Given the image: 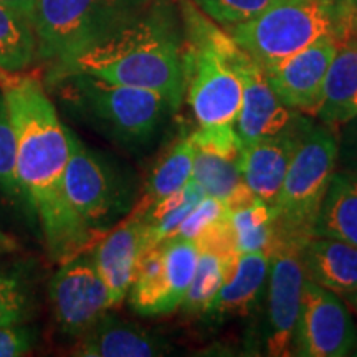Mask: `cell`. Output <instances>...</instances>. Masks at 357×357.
<instances>
[{
	"label": "cell",
	"instance_id": "6da1fadb",
	"mask_svg": "<svg viewBox=\"0 0 357 357\" xmlns=\"http://www.w3.org/2000/svg\"><path fill=\"white\" fill-rule=\"evenodd\" d=\"M0 91L17 137L20 195L37 213L52 260H70L96 242L65 195L70 129L37 79L7 75Z\"/></svg>",
	"mask_w": 357,
	"mask_h": 357
},
{
	"label": "cell",
	"instance_id": "7a4b0ae2",
	"mask_svg": "<svg viewBox=\"0 0 357 357\" xmlns=\"http://www.w3.org/2000/svg\"><path fill=\"white\" fill-rule=\"evenodd\" d=\"M77 73L151 89L177 109L185 96L187 66L185 45L171 10L164 3H149L118 32L52 68L50 82Z\"/></svg>",
	"mask_w": 357,
	"mask_h": 357
},
{
	"label": "cell",
	"instance_id": "3957f363",
	"mask_svg": "<svg viewBox=\"0 0 357 357\" xmlns=\"http://www.w3.org/2000/svg\"><path fill=\"white\" fill-rule=\"evenodd\" d=\"M229 33L266 71L321 38L341 43L356 37L357 3L354 0H273L258 15L230 26Z\"/></svg>",
	"mask_w": 357,
	"mask_h": 357
},
{
	"label": "cell",
	"instance_id": "277c9868",
	"mask_svg": "<svg viewBox=\"0 0 357 357\" xmlns=\"http://www.w3.org/2000/svg\"><path fill=\"white\" fill-rule=\"evenodd\" d=\"M53 84L79 114L118 144L141 147L176 111L171 101L151 89L116 84L91 75H66Z\"/></svg>",
	"mask_w": 357,
	"mask_h": 357
},
{
	"label": "cell",
	"instance_id": "5b68a950",
	"mask_svg": "<svg viewBox=\"0 0 357 357\" xmlns=\"http://www.w3.org/2000/svg\"><path fill=\"white\" fill-rule=\"evenodd\" d=\"M185 95L199 126L235 124L243 101V84L227 60L229 32L204 17L194 3L184 2Z\"/></svg>",
	"mask_w": 357,
	"mask_h": 357
},
{
	"label": "cell",
	"instance_id": "8992f818",
	"mask_svg": "<svg viewBox=\"0 0 357 357\" xmlns=\"http://www.w3.org/2000/svg\"><path fill=\"white\" fill-rule=\"evenodd\" d=\"M337 169V132L307 119L273 207L275 235L306 242Z\"/></svg>",
	"mask_w": 357,
	"mask_h": 357
},
{
	"label": "cell",
	"instance_id": "52a82bcc",
	"mask_svg": "<svg viewBox=\"0 0 357 357\" xmlns=\"http://www.w3.org/2000/svg\"><path fill=\"white\" fill-rule=\"evenodd\" d=\"M151 0H37V56L53 68L102 42L141 15Z\"/></svg>",
	"mask_w": 357,
	"mask_h": 357
},
{
	"label": "cell",
	"instance_id": "ba28073f",
	"mask_svg": "<svg viewBox=\"0 0 357 357\" xmlns=\"http://www.w3.org/2000/svg\"><path fill=\"white\" fill-rule=\"evenodd\" d=\"M65 195L86 230L98 240L132 208V192L118 169L70 131Z\"/></svg>",
	"mask_w": 357,
	"mask_h": 357
},
{
	"label": "cell",
	"instance_id": "9c48e42d",
	"mask_svg": "<svg viewBox=\"0 0 357 357\" xmlns=\"http://www.w3.org/2000/svg\"><path fill=\"white\" fill-rule=\"evenodd\" d=\"M197 258L194 240L177 235L146 248L126 296L132 311L146 318L177 311L195 273Z\"/></svg>",
	"mask_w": 357,
	"mask_h": 357
},
{
	"label": "cell",
	"instance_id": "30bf717a",
	"mask_svg": "<svg viewBox=\"0 0 357 357\" xmlns=\"http://www.w3.org/2000/svg\"><path fill=\"white\" fill-rule=\"evenodd\" d=\"M305 242L275 235L268 250L270 265L258 342L265 356H293V339L305 283L301 248Z\"/></svg>",
	"mask_w": 357,
	"mask_h": 357
},
{
	"label": "cell",
	"instance_id": "8fae6325",
	"mask_svg": "<svg viewBox=\"0 0 357 357\" xmlns=\"http://www.w3.org/2000/svg\"><path fill=\"white\" fill-rule=\"evenodd\" d=\"M357 342V328L344 298L305 280L293 339V356L344 357Z\"/></svg>",
	"mask_w": 357,
	"mask_h": 357
},
{
	"label": "cell",
	"instance_id": "7c38bea8",
	"mask_svg": "<svg viewBox=\"0 0 357 357\" xmlns=\"http://www.w3.org/2000/svg\"><path fill=\"white\" fill-rule=\"evenodd\" d=\"M48 298L58 328L75 337L83 336L113 310L108 289L89 252L61 261L50 280Z\"/></svg>",
	"mask_w": 357,
	"mask_h": 357
},
{
	"label": "cell",
	"instance_id": "4fadbf2b",
	"mask_svg": "<svg viewBox=\"0 0 357 357\" xmlns=\"http://www.w3.org/2000/svg\"><path fill=\"white\" fill-rule=\"evenodd\" d=\"M225 55L243 84V101L235 128L243 142L275 136L287 131L298 121V113L280 101L271 88L265 70L236 45L234 38H227Z\"/></svg>",
	"mask_w": 357,
	"mask_h": 357
},
{
	"label": "cell",
	"instance_id": "5bb4252c",
	"mask_svg": "<svg viewBox=\"0 0 357 357\" xmlns=\"http://www.w3.org/2000/svg\"><path fill=\"white\" fill-rule=\"evenodd\" d=\"M337 45L339 42L334 38H321L265 71L268 82L283 105L298 113L316 116L326 75L337 52Z\"/></svg>",
	"mask_w": 357,
	"mask_h": 357
},
{
	"label": "cell",
	"instance_id": "9a60e30c",
	"mask_svg": "<svg viewBox=\"0 0 357 357\" xmlns=\"http://www.w3.org/2000/svg\"><path fill=\"white\" fill-rule=\"evenodd\" d=\"M307 119L306 114H301L287 131L243 142L238 167L258 199L273 205Z\"/></svg>",
	"mask_w": 357,
	"mask_h": 357
},
{
	"label": "cell",
	"instance_id": "2e32d148",
	"mask_svg": "<svg viewBox=\"0 0 357 357\" xmlns=\"http://www.w3.org/2000/svg\"><path fill=\"white\" fill-rule=\"evenodd\" d=\"M144 252V225L141 218L126 215L116 223L109 234L100 236L91 250L98 273L109 293L111 306L116 307L126 300L131 288L137 261Z\"/></svg>",
	"mask_w": 357,
	"mask_h": 357
},
{
	"label": "cell",
	"instance_id": "e0dca14e",
	"mask_svg": "<svg viewBox=\"0 0 357 357\" xmlns=\"http://www.w3.org/2000/svg\"><path fill=\"white\" fill-rule=\"evenodd\" d=\"M172 346L159 334L106 312L89 331L78 337L73 356L82 357H158Z\"/></svg>",
	"mask_w": 357,
	"mask_h": 357
},
{
	"label": "cell",
	"instance_id": "ac0fdd59",
	"mask_svg": "<svg viewBox=\"0 0 357 357\" xmlns=\"http://www.w3.org/2000/svg\"><path fill=\"white\" fill-rule=\"evenodd\" d=\"M270 257L265 252L242 253L234 273L222 284L215 300L204 312L202 319L223 323L257 312L265 296Z\"/></svg>",
	"mask_w": 357,
	"mask_h": 357
},
{
	"label": "cell",
	"instance_id": "d6986e66",
	"mask_svg": "<svg viewBox=\"0 0 357 357\" xmlns=\"http://www.w3.org/2000/svg\"><path fill=\"white\" fill-rule=\"evenodd\" d=\"M301 258L306 280L341 298L357 291L356 245L312 235L303 243Z\"/></svg>",
	"mask_w": 357,
	"mask_h": 357
},
{
	"label": "cell",
	"instance_id": "ffe728a7",
	"mask_svg": "<svg viewBox=\"0 0 357 357\" xmlns=\"http://www.w3.org/2000/svg\"><path fill=\"white\" fill-rule=\"evenodd\" d=\"M316 116L321 123L333 128L357 116V35L337 45Z\"/></svg>",
	"mask_w": 357,
	"mask_h": 357
},
{
	"label": "cell",
	"instance_id": "44dd1931",
	"mask_svg": "<svg viewBox=\"0 0 357 357\" xmlns=\"http://www.w3.org/2000/svg\"><path fill=\"white\" fill-rule=\"evenodd\" d=\"M312 235L357 247V176L354 174L339 169L333 174Z\"/></svg>",
	"mask_w": 357,
	"mask_h": 357
},
{
	"label": "cell",
	"instance_id": "7402d4cb",
	"mask_svg": "<svg viewBox=\"0 0 357 357\" xmlns=\"http://www.w3.org/2000/svg\"><path fill=\"white\" fill-rule=\"evenodd\" d=\"M194 158L195 147L190 139V134L174 142L154 164L153 171L149 172V177L144 184V189H142L141 197L134 202L128 215L141 217L158 200L181 190L192 178Z\"/></svg>",
	"mask_w": 357,
	"mask_h": 357
},
{
	"label": "cell",
	"instance_id": "603a6c76",
	"mask_svg": "<svg viewBox=\"0 0 357 357\" xmlns=\"http://www.w3.org/2000/svg\"><path fill=\"white\" fill-rule=\"evenodd\" d=\"M192 178L211 197L220 200L230 212L252 204L257 195L250 190L238 164L220 155L195 149Z\"/></svg>",
	"mask_w": 357,
	"mask_h": 357
},
{
	"label": "cell",
	"instance_id": "cb8c5ba5",
	"mask_svg": "<svg viewBox=\"0 0 357 357\" xmlns=\"http://www.w3.org/2000/svg\"><path fill=\"white\" fill-rule=\"evenodd\" d=\"M37 58L32 22L0 3V70L19 73Z\"/></svg>",
	"mask_w": 357,
	"mask_h": 357
},
{
	"label": "cell",
	"instance_id": "d4e9b609",
	"mask_svg": "<svg viewBox=\"0 0 357 357\" xmlns=\"http://www.w3.org/2000/svg\"><path fill=\"white\" fill-rule=\"evenodd\" d=\"M275 207L261 199H255L238 211L230 212L236 252L268 253L275 236Z\"/></svg>",
	"mask_w": 357,
	"mask_h": 357
},
{
	"label": "cell",
	"instance_id": "484cf974",
	"mask_svg": "<svg viewBox=\"0 0 357 357\" xmlns=\"http://www.w3.org/2000/svg\"><path fill=\"white\" fill-rule=\"evenodd\" d=\"M227 280L229 271L220 257L207 250L199 252L195 273L181 305L185 318H202Z\"/></svg>",
	"mask_w": 357,
	"mask_h": 357
},
{
	"label": "cell",
	"instance_id": "4316f807",
	"mask_svg": "<svg viewBox=\"0 0 357 357\" xmlns=\"http://www.w3.org/2000/svg\"><path fill=\"white\" fill-rule=\"evenodd\" d=\"M190 139L197 151H205L238 164L242 155L243 141L236 131L235 124H215V126H199L190 134Z\"/></svg>",
	"mask_w": 357,
	"mask_h": 357
},
{
	"label": "cell",
	"instance_id": "83f0119b",
	"mask_svg": "<svg viewBox=\"0 0 357 357\" xmlns=\"http://www.w3.org/2000/svg\"><path fill=\"white\" fill-rule=\"evenodd\" d=\"M0 189L10 197L20 195L19 182H17V137L2 91H0Z\"/></svg>",
	"mask_w": 357,
	"mask_h": 357
},
{
	"label": "cell",
	"instance_id": "f1b7e54d",
	"mask_svg": "<svg viewBox=\"0 0 357 357\" xmlns=\"http://www.w3.org/2000/svg\"><path fill=\"white\" fill-rule=\"evenodd\" d=\"M194 2L208 19L230 29L258 15L273 0H194Z\"/></svg>",
	"mask_w": 357,
	"mask_h": 357
},
{
	"label": "cell",
	"instance_id": "f546056e",
	"mask_svg": "<svg viewBox=\"0 0 357 357\" xmlns=\"http://www.w3.org/2000/svg\"><path fill=\"white\" fill-rule=\"evenodd\" d=\"M26 303L22 281L15 275L0 273V326L24 323Z\"/></svg>",
	"mask_w": 357,
	"mask_h": 357
},
{
	"label": "cell",
	"instance_id": "4dcf8cb0",
	"mask_svg": "<svg viewBox=\"0 0 357 357\" xmlns=\"http://www.w3.org/2000/svg\"><path fill=\"white\" fill-rule=\"evenodd\" d=\"M229 212V208H227L220 200L205 194L204 197L199 200L197 205L192 208L189 215L185 217L182 225L178 227L177 236L195 240L205 229H207V227H211L213 222L220 220V218L225 217Z\"/></svg>",
	"mask_w": 357,
	"mask_h": 357
},
{
	"label": "cell",
	"instance_id": "1f68e13d",
	"mask_svg": "<svg viewBox=\"0 0 357 357\" xmlns=\"http://www.w3.org/2000/svg\"><path fill=\"white\" fill-rule=\"evenodd\" d=\"M35 333L20 323L0 326V357H20L32 351Z\"/></svg>",
	"mask_w": 357,
	"mask_h": 357
},
{
	"label": "cell",
	"instance_id": "d6a6232c",
	"mask_svg": "<svg viewBox=\"0 0 357 357\" xmlns=\"http://www.w3.org/2000/svg\"><path fill=\"white\" fill-rule=\"evenodd\" d=\"M337 169L357 176V116L339 126Z\"/></svg>",
	"mask_w": 357,
	"mask_h": 357
},
{
	"label": "cell",
	"instance_id": "836d02e7",
	"mask_svg": "<svg viewBox=\"0 0 357 357\" xmlns=\"http://www.w3.org/2000/svg\"><path fill=\"white\" fill-rule=\"evenodd\" d=\"M0 3L10 7L12 10L19 12L20 15H24L25 19L30 22L33 20V12L35 6H37V0H0Z\"/></svg>",
	"mask_w": 357,
	"mask_h": 357
},
{
	"label": "cell",
	"instance_id": "e575fe53",
	"mask_svg": "<svg viewBox=\"0 0 357 357\" xmlns=\"http://www.w3.org/2000/svg\"><path fill=\"white\" fill-rule=\"evenodd\" d=\"M344 301H346L347 307H349V310H351V312H354V314H357V291L351 293L349 296H346Z\"/></svg>",
	"mask_w": 357,
	"mask_h": 357
},
{
	"label": "cell",
	"instance_id": "d590c367",
	"mask_svg": "<svg viewBox=\"0 0 357 357\" xmlns=\"http://www.w3.org/2000/svg\"><path fill=\"white\" fill-rule=\"evenodd\" d=\"M13 248V240L8 238V236L0 230V250H10Z\"/></svg>",
	"mask_w": 357,
	"mask_h": 357
},
{
	"label": "cell",
	"instance_id": "8d00e7d4",
	"mask_svg": "<svg viewBox=\"0 0 357 357\" xmlns=\"http://www.w3.org/2000/svg\"><path fill=\"white\" fill-rule=\"evenodd\" d=\"M6 77H7V71H6V73H2V71H0V84H2V82L6 79Z\"/></svg>",
	"mask_w": 357,
	"mask_h": 357
},
{
	"label": "cell",
	"instance_id": "74e56055",
	"mask_svg": "<svg viewBox=\"0 0 357 357\" xmlns=\"http://www.w3.org/2000/svg\"><path fill=\"white\" fill-rule=\"evenodd\" d=\"M351 356H357V342H356L354 349H352V352H351Z\"/></svg>",
	"mask_w": 357,
	"mask_h": 357
}]
</instances>
